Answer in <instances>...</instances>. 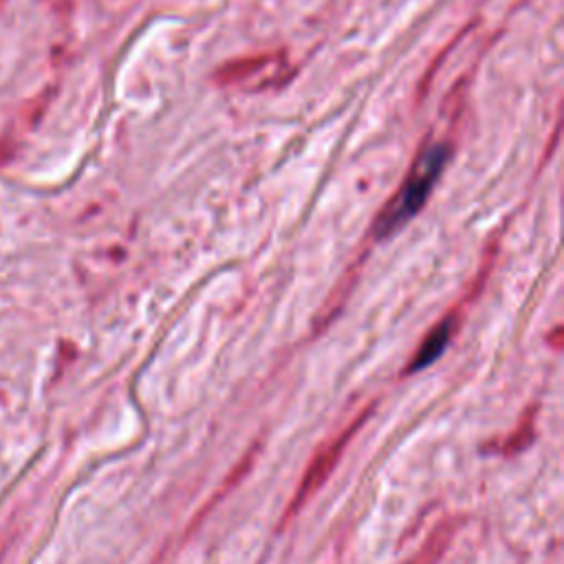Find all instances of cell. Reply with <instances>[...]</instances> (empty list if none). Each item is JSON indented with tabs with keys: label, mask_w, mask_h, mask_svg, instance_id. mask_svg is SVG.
<instances>
[{
	"label": "cell",
	"mask_w": 564,
	"mask_h": 564,
	"mask_svg": "<svg viewBox=\"0 0 564 564\" xmlns=\"http://www.w3.org/2000/svg\"><path fill=\"white\" fill-rule=\"evenodd\" d=\"M449 145L447 143H432L427 145L419 159L414 161L410 174L405 176L401 189L392 196L386 209L379 214L375 223V236L386 238L397 231L403 223H408L427 200L436 178L441 176L443 167L449 161Z\"/></svg>",
	"instance_id": "1"
},
{
	"label": "cell",
	"mask_w": 564,
	"mask_h": 564,
	"mask_svg": "<svg viewBox=\"0 0 564 564\" xmlns=\"http://www.w3.org/2000/svg\"><path fill=\"white\" fill-rule=\"evenodd\" d=\"M368 412H370V410H364L361 414H357L337 436H333L326 445H322V447L315 452V456H313V460L308 463V467H306V471H304V476H302V482H300V487L295 489V496H293V500H291V505H289V518L295 516V513L300 511V507L324 485V480L328 478L330 469L337 465L341 452L346 449L348 441L357 434V430H359L361 423L366 421Z\"/></svg>",
	"instance_id": "2"
},
{
	"label": "cell",
	"mask_w": 564,
	"mask_h": 564,
	"mask_svg": "<svg viewBox=\"0 0 564 564\" xmlns=\"http://www.w3.org/2000/svg\"><path fill=\"white\" fill-rule=\"evenodd\" d=\"M454 326H456V317L454 315H447L445 319H441L430 333L427 337L423 339V344L419 346V350L414 352L410 366H408V372H414V370H421L425 366H430L447 346L452 333H454Z\"/></svg>",
	"instance_id": "3"
},
{
	"label": "cell",
	"mask_w": 564,
	"mask_h": 564,
	"mask_svg": "<svg viewBox=\"0 0 564 564\" xmlns=\"http://www.w3.org/2000/svg\"><path fill=\"white\" fill-rule=\"evenodd\" d=\"M456 533V520H445L441 522L430 538L425 540V544L421 546V551L410 560V564H434L447 549V544L452 542Z\"/></svg>",
	"instance_id": "4"
},
{
	"label": "cell",
	"mask_w": 564,
	"mask_h": 564,
	"mask_svg": "<svg viewBox=\"0 0 564 564\" xmlns=\"http://www.w3.org/2000/svg\"><path fill=\"white\" fill-rule=\"evenodd\" d=\"M533 427H535V408H531V410H527L524 412V416H522V421L518 423V427H516V432L513 434H509L507 438H505V447H502V454H518V452H522L529 443H531V438H533Z\"/></svg>",
	"instance_id": "5"
}]
</instances>
